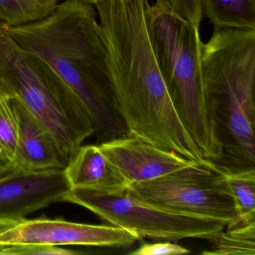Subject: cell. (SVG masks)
Wrapping results in <instances>:
<instances>
[{"label":"cell","mask_w":255,"mask_h":255,"mask_svg":"<svg viewBox=\"0 0 255 255\" xmlns=\"http://www.w3.org/2000/svg\"><path fill=\"white\" fill-rule=\"evenodd\" d=\"M107 77L129 135L206 162L173 104L149 32V0H104L95 5Z\"/></svg>","instance_id":"cell-1"},{"label":"cell","mask_w":255,"mask_h":255,"mask_svg":"<svg viewBox=\"0 0 255 255\" xmlns=\"http://www.w3.org/2000/svg\"><path fill=\"white\" fill-rule=\"evenodd\" d=\"M203 86L217 122L225 171L255 168V30L214 32L201 50Z\"/></svg>","instance_id":"cell-2"},{"label":"cell","mask_w":255,"mask_h":255,"mask_svg":"<svg viewBox=\"0 0 255 255\" xmlns=\"http://www.w3.org/2000/svg\"><path fill=\"white\" fill-rule=\"evenodd\" d=\"M149 32L155 56L173 104L206 160L222 156L214 112L203 86L199 27L159 5H150Z\"/></svg>","instance_id":"cell-3"},{"label":"cell","mask_w":255,"mask_h":255,"mask_svg":"<svg viewBox=\"0 0 255 255\" xmlns=\"http://www.w3.org/2000/svg\"><path fill=\"white\" fill-rule=\"evenodd\" d=\"M0 86L53 135L71 159L95 128L81 105L0 22Z\"/></svg>","instance_id":"cell-4"},{"label":"cell","mask_w":255,"mask_h":255,"mask_svg":"<svg viewBox=\"0 0 255 255\" xmlns=\"http://www.w3.org/2000/svg\"><path fill=\"white\" fill-rule=\"evenodd\" d=\"M62 201L82 206L110 225L129 230L141 238L177 242L211 240L226 226L224 221L168 210L137 198L128 190L119 195L71 189Z\"/></svg>","instance_id":"cell-5"},{"label":"cell","mask_w":255,"mask_h":255,"mask_svg":"<svg viewBox=\"0 0 255 255\" xmlns=\"http://www.w3.org/2000/svg\"><path fill=\"white\" fill-rule=\"evenodd\" d=\"M128 191L168 210L207 216L227 224L237 219L225 170L211 161L129 185Z\"/></svg>","instance_id":"cell-6"},{"label":"cell","mask_w":255,"mask_h":255,"mask_svg":"<svg viewBox=\"0 0 255 255\" xmlns=\"http://www.w3.org/2000/svg\"><path fill=\"white\" fill-rule=\"evenodd\" d=\"M9 35L83 107L93 124L96 144L128 135L110 82L88 72L77 58L67 52L47 48L22 35Z\"/></svg>","instance_id":"cell-7"},{"label":"cell","mask_w":255,"mask_h":255,"mask_svg":"<svg viewBox=\"0 0 255 255\" xmlns=\"http://www.w3.org/2000/svg\"><path fill=\"white\" fill-rule=\"evenodd\" d=\"M141 237L116 225L77 223L62 219H23L12 228L0 233V248L25 243L50 246H98L127 249Z\"/></svg>","instance_id":"cell-8"},{"label":"cell","mask_w":255,"mask_h":255,"mask_svg":"<svg viewBox=\"0 0 255 255\" xmlns=\"http://www.w3.org/2000/svg\"><path fill=\"white\" fill-rule=\"evenodd\" d=\"M70 189L64 170L8 171L0 177V219L23 220L33 212L62 201Z\"/></svg>","instance_id":"cell-9"},{"label":"cell","mask_w":255,"mask_h":255,"mask_svg":"<svg viewBox=\"0 0 255 255\" xmlns=\"http://www.w3.org/2000/svg\"><path fill=\"white\" fill-rule=\"evenodd\" d=\"M98 147L129 185L150 181L199 165L132 135L105 141Z\"/></svg>","instance_id":"cell-10"},{"label":"cell","mask_w":255,"mask_h":255,"mask_svg":"<svg viewBox=\"0 0 255 255\" xmlns=\"http://www.w3.org/2000/svg\"><path fill=\"white\" fill-rule=\"evenodd\" d=\"M13 107L17 127V145L11 171L38 172L65 170L70 158L50 131L19 100L13 98Z\"/></svg>","instance_id":"cell-11"},{"label":"cell","mask_w":255,"mask_h":255,"mask_svg":"<svg viewBox=\"0 0 255 255\" xmlns=\"http://www.w3.org/2000/svg\"><path fill=\"white\" fill-rule=\"evenodd\" d=\"M64 171L71 189L119 195L129 186L97 144L80 146Z\"/></svg>","instance_id":"cell-12"},{"label":"cell","mask_w":255,"mask_h":255,"mask_svg":"<svg viewBox=\"0 0 255 255\" xmlns=\"http://www.w3.org/2000/svg\"><path fill=\"white\" fill-rule=\"evenodd\" d=\"M214 32L223 29L255 30V0H201Z\"/></svg>","instance_id":"cell-13"},{"label":"cell","mask_w":255,"mask_h":255,"mask_svg":"<svg viewBox=\"0 0 255 255\" xmlns=\"http://www.w3.org/2000/svg\"><path fill=\"white\" fill-rule=\"evenodd\" d=\"M210 250L205 255H255V221L239 222L237 219L212 239Z\"/></svg>","instance_id":"cell-14"},{"label":"cell","mask_w":255,"mask_h":255,"mask_svg":"<svg viewBox=\"0 0 255 255\" xmlns=\"http://www.w3.org/2000/svg\"><path fill=\"white\" fill-rule=\"evenodd\" d=\"M227 183L234 201L237 220L255 221V168L225 171Z\"/></svg>","instance_id":"cell-15"},{"label":"cell","mask_w":255,"mask_h":255,"mask_svg":"<svg viewBox=\"0 0 255 255\" xmlns=\"http://www.w3.org/2000/svg\"><path fill=\"white\" fill-rule=\"evenodd\" d=\"M59 0H0V22L17 26L38 21L50 15Z\"/></svg>","instance_id":"cell-16"},{"label":"cell","mask_w":255,"mask_h":255,"mask_svg":"<svg viewBox=\"0 0 255 255\" xmlns=\"http://www.w3.org/2000/svg\"><path fill=\"white\" fill-rule=\"evenodd\" d=\"M16 145L17 127L13 98L0 86V166L11 171Z\"/></svg>","instance_id":"cell-17"},{"label":"cell","mask_w":255,"mask_h":255,"mask_svg":"<svg viewBox=\"0 0 255 255\" xmlns=\"http://www.w3.org/2000/svg\"><path fill=\"white\" fill-rule=\"evenodd\" d=\"M156 5L199 27L203 17L201 0H156Z\"/></svg>","instance_id":"cell-18"},{"label":"cell","mask_w":255,"mask_h":255,"mask_svg":"<svg viewBox=\"0 0 255 255\" xmlns=\"http://www.w3.org/2000/svg\"><path fill=\"white\" fill-rule=\"evenodd\" d=\"M83 252L41 243H25L0 248V255H78Z\"/></svg>","instance_id":"cell-19"},{"label":"cell","mask_w":255,"mask_h":255,"mask_svg":"<svg viewBox=\"0 0 255 255\" xmlns=\"http://www.w3.org/2000/svg\"><path fill=\"white\" fill-rule=\"evenodd\" d=\"M190 250L172 241L144 243L138 249L129 252V255H177L190 253Z\"/></svg>","instance_id":"cell-20"},{"label":"cell","mask_w":255,"mask_h":255,"mask_svg":"<svg viewBox=\"0 0 255 255\" xmlns=\"http://www.w3.org/2000/svg\"><path fill=\"white\" fill-rule=\"evenodd\" d=\"M23 221V220H21ZM21 221L9 220V219H0V233L4 232L9 228L15 226Z\"/></svg>","instance_id":"cell-21"},{"label":"cell","mask_w":255,"mask_h":255,"mask_svg":"<svg viewBox=\"0 0 255 255\" xmlns=\"http://www.w3.org/2000/svg\"><path fill=\"white\" fill-rule=\"evenodd\" d=\"M78 2H83V3L88 4L90 5H97L98 4L101 3L104 0H75Z\"/></svg>","instance_id":"cell-22"},{"label":"cell","mask_w":255,"mask_h":255,"mask_svg":"<svg viewBox=\"0 0 255 255\" xmlns=\"http://www.w3.org/2000/svg\"><path fill=\"white\" fill-rule=\"evenodd\" d=\"M8 171H10L9 170L7 169V168H3V167L0 166V177L1 176L4 175V174L8 173Z\"/></svg>","instance_id":"cell-23"}]
</instances>
